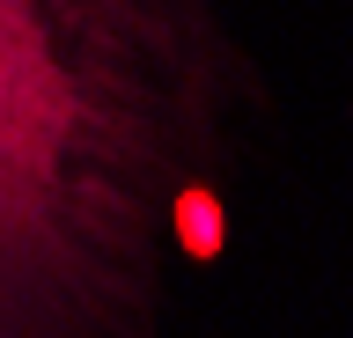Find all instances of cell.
<instances>
[{
  "label": "cell",
  "instance_id": "1",
  "mask_svg": "<svg viewBox=\"0 0 353 338\" xmlns=\"http://www.w3.org/2000/svg\"><path fill=\"white\" fill-rule=\"evenodd\" d=\"M258 125L243 0H0V338H176Z\"/></svg>",
  "mask_w": 353,
  "mask_h": 338
}]
</instances>
